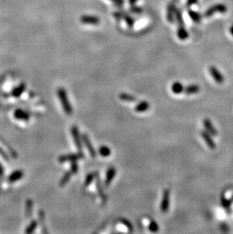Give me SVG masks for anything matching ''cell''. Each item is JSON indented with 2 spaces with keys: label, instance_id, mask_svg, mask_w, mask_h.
<instances>
[{
  "label": "cell",
  "instance_id": "obj_22",
  "mask_svg": "<svg viewBox=\"0 0 233 234\" xmlns=\"http://www.w3.org/2000/svg\"><path fill=\"white\" fill-rule=\"evenodd\" d=\"M188 15L191 17L192 21L195 23H199L201 20V16L199 13L196 12L195 11H192V10H189L188 11Z\"/></svg>",
  "mask_w": 233,
  "mask_h": 234
},
{
  "label": "cell",
  "instance_id": "obj_15",
  "mask_svg": "<svg viewBox=\"0 0 233 234\" xmlns=\"http://www.w3.org/2000/svg\"><path fill=\"white\" fill-rule=\"evenodd\" d=\"M149 107H150V105L148 102H145V101L140 102V103L138 104L135 107V112H139V113H140V112H146V111H148V109H149Z\"/></svg>",
  "mask_w": 233,
  "mask_h": 234
},
{
  "label": "cell",
  "instance_id": "obj_19",
  "mask_svg": "<svg viewBox=\"0 0 233 234\" xmlns=\"http://www.w3.org/2000/svg\"><path fill=\"white\" fill-rule=\"evenodd\" d=\"M177 36L182 40H186L188 37V33L186 31V30L185 29L184 26H179V28H178Z\"/></svg>",
  "mask_w": 233,
  "mask_h": 234
},
{
  "label": "cell",
  "instance_id": "obj_24",
  "mask_svg": "<svg viewBox=\"0 0 233 234\" xmlns=\"http://www.w3.org/2000/svg\"><path fill=\"white\" fill-rule=\"evenodd\" d=\"M25 84H21L19 87H17L16 89H14V91L12 92V96H14L15 97H18V96H20L21 94H22L23 92L24 91V89H25Z\"/></svg>",
  "mask_w": 233,
  "mask_h": 234
},
{
  "label": "cell",
  "instance_id": "obj_30",
  "mask_svg": "<svg viewBox=\"0 0 233 234\" xmlns=\"http://www.w3.org/2000/svg\"><path fill=\"white\" fill-rule=\"evenodd\" d=\"M121 223L124 225V226H126V227L128 229L129 231H130V233H132L133 230H132V225L131 224V223H130L129 221H127L126 219H121Z\"/></svg>",
  "mask_w": 233,
  "mask_h": 234
},
{
  "label": "cell",
  "instance_id": "obj_9",
  "mask_svg": "<svg viewBox=\"0 0 233 234\" xmlns=\"http://www.w3.org/2000/svg\"><path fill=\"white\" fill-rule=\"evenodd\" d=\"M116 172V169L114 168V167H111V168L107 170V174H106L105 182H104V185H105V187H108V186L111 185L113 180H114V177H115Z\"/></svg>",
  "mask_w": 233,
  "mask_h": 234
},
{
  "label": "cell",
  "instance_id": "obj_1",
  "mask_svg": "<svg viewBox=\"0 0 233 234\" xmlns=\"http://www.w3.org/2000/svg\"><path fill=\"white\" fill-rule=\"evenodd\" d=\"M58 96L59 98L60 102H61V105L64 113L67 115H71L73 113V108H72L71 105H70V102L68 98V95H67L66 91L64 88H59L58 89Z\"/></svg>",
  "mask_w": 233,
  "mask_h": 234
},
{
  "label": "cell",
  "instance_id": "obj_18",
  "mask_svg": "<svg viewBox=\"0 0 233 234\" xmlns=\"http://www.w3.org/2000/svg\"><path fill=\"white\" fill-rule=\"evenodd\" d=\"M199 90H200V87H199L198 85H196V84L188 86L184 89L185 93L188 95L195 94V93H198Z\"/></svg>",
  "mask_w": 233,
  "mask_h": 234
},
{
  "label": "cell",
  "instance_id": "obj_2",
  "mask_svg": "<svg viewBox=\"0 0 233 234\" xmlns=\"http://www.w3.org/2000/svg\"><path fill=\"white\" fill-rule=\"evenodd\" d=\"M84 158V154L83 152H78L77 153H72V154L64 155L58 157V160L60 163L68 162V161H77L78 160L83 159Z\"/></svg>",
  "mask_w": 233,
  "mask_h": 234
},
{
  "label": "cell",
  "instance_id": "obj_33",
  "mask_svg": "<svg viewBox=\"0 0 233 234\" xmlns=\"http://www.w3.org/2000/svg\"><path fill=\"white\" fill-rule=\"evenodd\" d=\"M130 12H132V13H136V14L142 13V8L138 6H132L131 7V8H130Z\"/></svg>",
  "mask_w": 233,
  "mask_h": 234
},
{
  "label": "cell",
  "instance_id": "obj_38",
  "mask_svg": "<svg viewBox=\"0 0 233 234\" xmlns=\"http://www.w3.org/2000/svg\"><path fill=\"white\" fill-rule=\"evenodd\" d=\"M0 155H2V156H3V157H4L5 158H7V155H6V154H5V153L4 152H3V151H2V149H0Z\"/></svg>",
  "mask_w": 233,
  "mask_h": 234
},
{
  "label": "cell",
  "instance_id": "obj_3",
  "mask_svg": "<svg viewBox=\"0 0 233 234\" xmlns=\"http://www.w3.org/2000/svg\"><path fill=\"white\" fill-rule=\"evenodd\" d=\"M70 131H71L72 137H73L74 142V143H75V146H77V149H78L79 152H83L82 138H81L80 135H79L78 127L76 125L72 126Z\"/></svg>",
  "mask_w": 233,
  "mask_h": 234
},
{
  "label": "cell",
  "instance_id": "obj_35",
  "mask_svg": "<svg viewBox=\"0 0 233 234\" xmlns=\"http://www.w3.org/2000/svg\"><path fill=\"white\" fill-rule=\"evenodd\" d=\"M197 2V0H187V6H193V5L196 4Z\"/></svg>",
  "mask_w": 233,
  "mask_h": 234
},
{
  "label": "cell",
  "instance_id": "obj_5",
  "mask_svg": "<svg viewBox=\"0 0 233 234\" xmlns=\"http://www.w3.org/2000/svg\"><path fill=\"white\" fill-rule=\"evenodd\" d=\"M169 195H170L169 189H164L163 193V197H162L161 200V204H160V211H161L162 213H167L168 212L169 207Z\"/></svg>",
  "mask_w": 233,
  "mask_h": 234
},
{
  "label": "cell",
  "instance_id": "obj_21",
  "mask_svg": "<svg viewBox=\"0 0 233 234\" xmlns=\"http://www.w3.org/2000/svg\"><path fill=\"white\" fill-rule=\"evenodd\" d=\"M204 124L207 132H209V133H211V134H213V135H216V129H215V128L213 127V125H212L211 122L210 121V120H208V119H205V120L204 121Z\"/></svg>",
  "mask_w": 233,
  "mask_h": 234
},
{
  "label": "cell",
  "instance_id": "obj_34",
  "mask_svg": "<svg viewBox=\"0 0 233 234\" xmlns=\"http://www.w3.org/2000/svg\"><path fill=\"white\" fill-rule=\"evenodd\" d=\"M111 1H112L113 2L115 3L116 5H117V6H123V3H124V0H111Z\"/></svg>",
  "mask_w": 233,
  "mask_h": 234
},
{
  "label": "cell",
  "instance_id": "obj_23",
  "mask_svg": "<svg viewBox=\"0 0 233 234\" xmlns=\"http://www.w3.org/2000/svg\"><path fill=\"white\" fill-rule=\"evenodd\" d=\"M98 152L102 157H108L111 153L110 148L106 146H102L98 149Z\"/></svg>",
  "mask_w": 233,
  "mask_h": 234
},
{
  "label": "cell",
  "instance_id": "obj_32",
  "mask_svg": "<svg viewBox=\"0 0 233 234\" xmlns=\"http://www.w3.org/2000/svg\"><path fill=\"white\" fill-rule=\"evenodd\" d=\"M32 208H33V202L31 200H28L27 204H26V213H27V217H30L31 214Z\"/></svg>",
  "mask_w": 233,
  "mask_h": 234
},
{
  "label": "cell",
  "instance_id": "obj_11",
  "mask_svg": "<svg viewBox=\"0 0 233 234\" xmlns=\"http://www.w3.org/2000/svg\"><path fill=\"white\" fill-rule=\"evenodd\" d=\"M175 8L174 5L173 3H169L167 7V21L169 23H173L174 21V16H175Z\"/></svg>",
  "mask_w": 233,
  "mask_h": 234
},
{
  "label": "cell",
  "instance_id": "obj_37",
  "mask_svg": "<svg viewBox=\"0 0 233 234\" xmlns=\"http://www.w3.org/2000/svg\"><path fill=\"white\" fill-rule=\"evenodd\" d=\"M137 1H138V0H129V3H130L131 6H134V5H135V3Z\"/></svg>",
  "mask_w": 233,
  "mask_h": 234
},
{
  "label": "cell",
  "instance_id": "obj_26",
  "mask_svg": "<svg viewBox=\"0 0 233 234\" xmlns=\"http://www.w3.org/2000/svg\"><path fill=\"white\" fill-rule=\"evenodd\" d=\"M175 16L176 17V20H177L178 24L179 26H184V21H183V16H182L181 12L178 8H176L175 10Z\"/></svg>",
  "mask_w": 233,
  "mask_h": 234
},
{
  "label": "cell",
  "instance_id": "obj_27",
  "mask_svg": "<svg viewBox=\"0 0 233 234\" xmlns=\"http://www.w3.org/2000/svg\"><path fill=\"white\" fill-rule=\"evenodd\" d=\"M123 18H124L125 21L126 22V24L129 26V27H132V26L134 25V24H135V21H134V19L132 18L131 16H130V15H127V14H123Z\"/></svg>",
  "mask_w": 233,
  "mask_h": 234
},
{
  "label": "cell",
  "instance_id": "obj_25",
  "mask_svg": "<svg viewBox=\"0 0 233 234\" xmlns=\"http://www.w3.org/2000/svg\"><path fill=\"white\" fill-rule=\"evenodd\" d=\"M94 180H95V173L89 174L86 177V180H85L84 182V186H86V187H87V186H89L90 184L93 183V181Z\"/></svg>",
  "mask_w": 233,
  "mask_h": 234
},
{
  "label": "cell",
  "instance_id": "obj_29",
  "mask_svg": "<svg viewBox=\"0 0 233 234\" xmlns=\"http://www.w3.org/2000/svg\"><path fill=\"white\" fill-rule=\"evenodd\" d=\"M148 230L151 232H153V233L158 232L159 230L158 224L155 221H150V223L148 224Z\"/></svg>",
  "mask_w": 233,
  "mask_h": 234
},
{
  "label": "cell",
  "instance_id": "obj_17",
  "mask_svg": "<svg viewBox=\"0 0 233 234\" xmlns=\"http://www.w3.org/2000/svg\"><path fill=\"white\" fill-rule=\"evenodd\" d=\"M184 89L185 88L183 86V84L179 82H175L172 85V87H171L173 93H175V94H180L184 91Z\"/></svg>",
  "mask_w": 233,
  "mask_h": 234
},
{
  "label": "cell",
  "instance_id": "obj_28",
  "mask_svg": "<svg viewBox=\"0 0 233 234\" xmlns=\"http://www.w3.org/2000/svg\"><path fill=\"white\" fill-rule=\"evenodd\" d=\"M36 227H37V222L36 221H33L31 223H30L29 226L26 227V230H25V233H27V234L33 233V232L35 230H36Z\"/></svg>",
  "mask_w": 233,
  "mask_h": 234
},
{
  "label": "cell",
  "instance_id": "obj_6",
  "mask_svg": "<svg viewBox=\"0 0 233 234\" xmlns=\"http://www.w3.org/2000/svg\"><path fill=\"white\" fill-rule=\"evenodd\" d=\"M95 181H96V189L98 191V194L101 200H102V203H105L106 200H107V196H106L105 192H104L103 186H102V183H101L100 177L98 175V174L95 172Z\"/></svg>",
  "mask_w": 233,
  "mask_h": 234
},
{
  "label": "cell",
  "instance_id": "obj_36",
  "mask_svg": "<svg viewBox=\"0 0 233 234\" xmlns=\"http://www.w3.org/2000/svg\"><path fill=\"white\" fill-rule=\"evenodd\" d=\"M114 15L116 18L118 19V20H119L120 18H121V17H123V15L120 13V12H114Z\"/></svg>",
  "mask_w": 233,
  "mask_h": 234
},
{
  "label": "cell",
  "instance_id": "obj_31",
  "mask_svg": "<svg viewBox=\"0 0 233 234\" xmlns=\"http://www.w3.org/2000/svg\"><path fill=\"white\" fill-rule=\"evenodd\" d=\"M70 171L71 172L72 174H76L78 172V165L76 161H73L70 165Z\"/></svg>",
  "mask_w": 233,
  "mask_h": 234
},
{
  "label": "cell",
  "instance_id": "obj_13",
  "mask_svg": "<svg viewBox=\"0 0 233 234\" xmlns=\"http://www.w3.org/2000/svg\"><path fill=\"white\" fill-rule=\"evenodd\" d=\"M24 177V172L22 170H16V171L12 173L8 177V180L10 183H14L16 181L19 180L20 179Z\"/></svg>",
  "mask_w": 233,
  "mask_h": 234
},
{
  "label": "cell",
  "instance_id": "obj_40",
  "mask_svg": "<svg viewBox=\"0 0 233 234\" xmlns=\"http://www.w3.org/2000/svg\"><path fill=\"white\" fill-rule=\"evenodd\" d=\"M229 32H230L231 35H232V36H233V25L231 26L230 28H229Z\"/></svg>",
  "mask_w": 233,
  "mask_h": 234
},
{
  "label": "cell",
  "instance_id": "obj_8",
  "mask_svg": "<svg viewBox=\"0 0 233 234\" xmlns=\"http://www.w3.org/2000/svg\"><path fill=\"white\" fill-rule=\"evenodd\" d=\"M80 21L83 24L91 25H97L100 22V19L95 15H83L80 17Z\"/></svg>",
  "mask_w": 233,
  "mask_h": 234
},
{
  "label": "cell",
  "instance_id": "obj_7",
  "mask_svg": "<svg viewBox=\"0 0 233 234\" xmlns=\"http://www.w3.org/2000/svg\"><path fill=\"white\" fill-rule=\"evenodd\" d=\"M82 140H83V143L85 144V146H86L88 152H89L91 157L93 158L96 157V152H95L94 147H93V144H92L91 141H90L89 136H88L87 134H83L82 136Z\"/></svg>",
  "mask_w": 233,
  "mask_h": 234
},
{
  "label": "cell",
  "instance_id": "obj_12",
  "mask_svg": "<svg viewBox=\"0 0 233 234\" xmlns=\"http://www.w3.org/2000/svg\"><path fill=\"white\" fill-rule=\"evenodd\" d=\"M15 117L17 120H22V121H28L30 119V115L26 112H24L23 110L18 109V110H16L15 114Z\"/></svg>",
  "mask_w": 233,
  "mask_h": 234
},
{
  "label": "cell",
  "instance_id": "obj_10",
  "mask_svg": "<svg viewBox=\"0 0 233 234\" xmlns=\"http://www.w3.org/2000/svg\"><path fill=\"white\" fill-rule=\"evenodd\" d=\"M210 72H211V74L212 75V77H213V78L216 80V83H218V84H222V83H223V76H222V74L218 71V69H217L216 68L211 66V68H210Z\"/></svg>",
  "mask_w": 233,
  "mask_h": 234
},
{
  "label": "cell",
  "instance_id": "obj_39",
  "mask_svg": "<svg viewBox=\"0 0 233 234\" xmlns=\"http://www.w3.org/2000/svg\"><path fill=\"white\" fill-rule=\"evenodd\" d=\"M3 176V169L2 165H0V177H2Z\"/></svg>",
  "mask_w": 233,
  "mask_h": 234
},
{
  "label": "cell",
  "instance_id": "obj_16",
  "mask_svg": "<svg viewBox=\"0 0 233 234\" xmlns=\"http://www.w3.org/2000/svg\"><path fill=\"white\" fill-rule=\"evenodd\" d=\"M119 98H121L122 101L127 102V103H134V102H136L137 100V98L135 96L126 93H121L119 95Z\"/></svg>",
  "mask_w": 233,
  "mask_h": 234
},
{
  "label": "cell",
  "instance_id": "obj_4",
  "mask_svg": "<svg viewBox=\"0 0 233 234\" xmlns=\"http://www.w3.org/2000/svg\"><path fill=\"white\" fill-rule=\"evenodd\" d=\"M226 12V6L223 4H216L214 6L210 7L204 13V17H211L213 14L216 13V12H220V13H225Z\"/></svg>",
  "mask_w": 233,
  "mask_h": 234
},
{
  "label": "cell",
  "instance_id": "obj_14",
  "mask_svg": "<svg viewBox=\"0 0 233 234\" xmlns=\"http://www.w3.org/2000/svg\"><path fill=\"white\" fill-rule=\"evenodd\" d=\"M201 136H202L203 139L205 140V142H207V144L208 145V146H209L212 149H215L216 146H215V143H214V142H213V140H212L211 137L210 136L209 133H208L207 132H206V131H202V132H201Z\"/></svg>",
  "mask_w": 233,
  "mask_h": 234
},
{
  "label": "cell",
  "instance_id": "obj_20",
  "mask_svg": "<svg viewBox=\"0 0 233 234\" xmlns=\"http://www.w3.org/2000/svg\"><path fill=\"white\" fill-rule=\"evenodd\" d=\"M71 176H72V173L70 171V170H69V171H67L66 173L64 174L63 177H61V180H60V182H59V186H61V187H63V186H64L65 185H66V184L69 182V180H70Z\"/></svg>",
  "mask_w": 233,
  "mask_h": 234
}]
</instances>
